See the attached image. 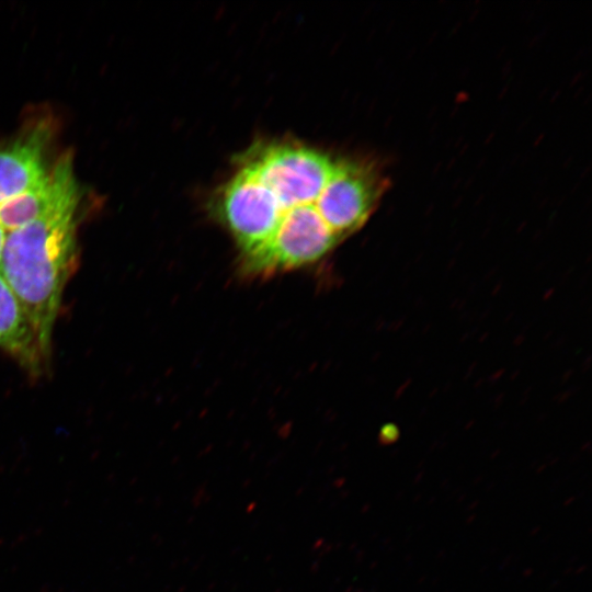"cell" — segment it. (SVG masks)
<instances>
[{
    "label": "cell",
    "mask_w": 592,
    "mask_h": 592,
    "mask_svg": "<svg viewBox=\"0 0 592 592\" xmlns=\"http://www.w3.org/2000/svg\"><path fill=\"white\" fill-rule=\"evenodd\" d=\"M386 180L363 160L294 139L259 140L210 201L241 273L266 278L317 263L364 226Z\"/></svg>",
    "instance_id": "6da1fadb"
},
{
    "label": "cell",
    "mask_w": 592,
    "mask_h": 592,
    "mask_svg": "<svg viewBox=\"0 0 592 592\" xmlns=\"http://www.w3.org/2000/svg\"><path fill=\"white\" fill-rule=\"evenodd\" d=\"M0 346L31 369L41 352L32 327L15 295L0 274Z\"/></svg>",
    "instance_id": "5b68a950"
},
{
    "label": "cell",
    "mask_w": 592,
    "mask_h": 592,
    "mask_svg": "<svg viewBox=\"0 0 592 592\" xmlns=\"http://www.w3.org/2000/svg\"><path fill=\"white\" fill-rule=\"evenodd\" d=\"M79 201L72 171L37 218L5 236L0 274L25 312L43 356L49 352L62 291L75 264Z\"/></svg>",
    "instance_id": "7a4b0ae2"
},
{
    "label": "cell",
    "mask_w": 592,
    "mask_h": 592,
    "mask_svg": "<svg viewBox=\"0 0 592 592\" xmlns=\"http://www.w3.org/2000/svg\"><path fill=\"white\" fill-rule=\"evenodd\" d=\"M49 128L38 125L0 147V205L38 184L49 170L45 150Z\"/></svg>",
    "instance_id": "3957f363"
},
{
    "label": "cell",
    "mask_w": 592,
    "mask_h": 592,
    "mask_svg": "<svg viewBox=\"0 0 592 592\" xmlns=\"http://www.w3.org/2000/svg\"><path fill=\"white\" fill-rule=\"evenodd\" d=\"M72 171V157L66 153L38 184L0 205V226L4 231L15 230L37 218L55 200Z\"/></svg>",
    "instance_id": "277c9868"
},
{
    "label": "cell",
    "mask_w": 592,
    "mask_h": 592,
    "mask_svg": "<svg viewBox=\"0 0 592 592\" xmlns=\"http://www.w3.org/2000/svg\"><path fill=\"white\" fill-rule=\"evenodd\" d=\"M7 232L4 229L0 226V267H1V261H2V253H3V247L5 241Z\"/></svg>",
    "instance_id": "8992f818"
}]
</instances>
